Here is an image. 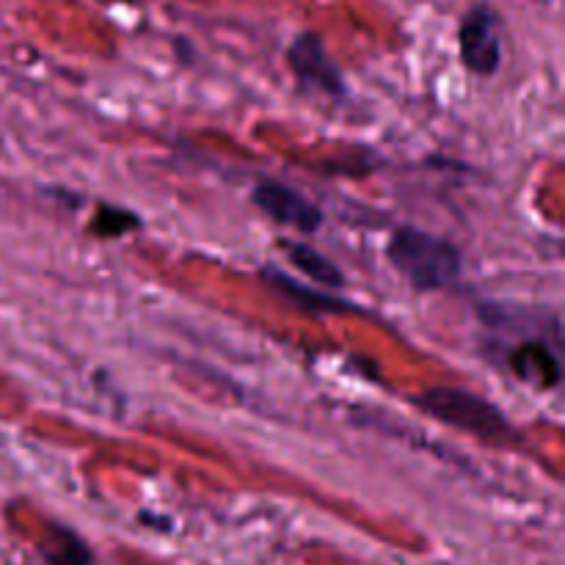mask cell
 <instances>
[{"instance_id":"obj_6","label":"cell","mask_w":565,"mask_h":565,"mask_svg":"<svg viewBox=\"0 0 565 565\" xmlns=\"http://www.w3.org/2000/svg\"><path fill=\"white\" fill-rule=\"evenodd\" d=\"M508 367L513 370L516 379H522L524 384L539 386V390H552V386L561 384V359L541 340L519 342L508 353Z\"/></svg>"},{"instance_id":"obj_4","label":"cell","mask_w":565,"mask_h":565,"mask_svg":"<svg viewBox=\"0 0 565 565\" xmlns=\"http://www.w3.org/2000/svg\"><path fill=\"white\" fill-rule=\"evenodd\" d=\"M287 64H290L292 75L303 92L326 94V97L345 94V77H342L340 66L334 64L318 33H301L287 50Z\"/></svg>"},{"instance_id":"obj_7","label":"cell","mask_w":565,"mask_h":565,"mask_svg":"<svg viewBox=\"0 0 565 565\" xmlns=\"http://www.w3.org/2000/svg\"><path fill=\"white\" fill-rule=\"evenodd\" d=\"M263 279L265 285L270 287V290H276L279 296H285L287 301H292L296 307L301 309H309V312H356V307H351V301H342V298L337 296H329V292H323V287H307L301 285V281L290 279V276L285 274V270L279 268H263Z\"/></svg>"},{"instance_id":"obj_9","label":"cell","mask_w":565,"mask_h":565,"mask_svg":"<svg viewBox=\"0 0 565 565\" xmlns=\"http://www.w3.org/2000/svg\"><path fill=\"white\" fill-rule=\"evenodd\" d=\"M47 565H94V552L75 530L64 524H50L47 541L39 546Z\"/></svg>"},{"instance_id":"obj_3","label":"cell","mask_w":565,"mask_h":565,"mask_svg":"<svg viewBox=\"0 0 565 565\" xmlns=\"http://www.w3.org/2000/svg\"><path fill=\"white\" fill-rule=\"evenodd\" d=\"M461 61L469 72L489 77L502 64V22L489 3H478L463 14L458 28Z\"/></svg>"},{"instance_id":"obj_8","label":"cell","mask_w":565,"mask_h":565,"mask_svg":"<svg viewBox=\"0 0 565 565\" xmlns=\"http://www.w3.org/2000/svg\"><path fill=\"white\" fill-rule=\"evenodd\" d=\"M281 246H285L287 259H290L315 287H331V290H337V287L345 285V274L315 246H309V243L303 241H285Z\"/></svg>"},{"instance_id":"obj_1","label":"cell","mask_w":565,"mask_h":565,"mask_svg":"<svg viewBox=\"0 0 565 565\" xmlns=\"http://www.w3.org/2000/svg\"><path fill=\"white\" fill-rule=\"evenodd\" d=\"M386 257L397 274L419 292L445 290L461 276V252L445 237L417 226H397L386 246Z\"/></svg>"},{"instance_id":"obj_5","label":"cell","mask_w":565,"mask_h":565,"mask_svg":"<svg viewBox=\"0 0 565 565\" xmlns=\"http://www.w3.org/2000/svg\"><path fill=\"white\" fill-rule=\"evenodd\" d=\"M252 202L263 210L268 218H274L276 224L290 226V230L303 232V235H312L323 224V210L307 199L303 193H298L296 188L285 185V182L265 180L254 188Z\"/></svg>"},{"instance_id":"obj_10","label":"cell","mask_w":565,"mask_h":565,"mask_svg":"<svg viewBox=\"0 0 565 565\" xmlns=\"http://www.w3.org/2000/svg\"><path fill=\"white\" fill-rule=\"evenodd\" d=\"M94 232L103 237H119L127 235L130 230H138L141 221H138L136 213L121 207H103L97 215H94Z\"/></svg>"},{"instance_id":"obj_2","label":"cell","mask_w":565,"mask_h":565,"mask_svg":"<svg viewBox=\"0 0 565 565\" xmlns=\"http://www.w3.org/2000/svg\"><path fill=\"white\" fill-rule=\"evenodd\" d=\"M414 406L423 408L428 417L450 425V428L475 436V439L491 441V445L519 441L516 428L508 423L505 414L475 392L434 386V390H423L419 395H414Z\"/></svg>"}]
</instances>
